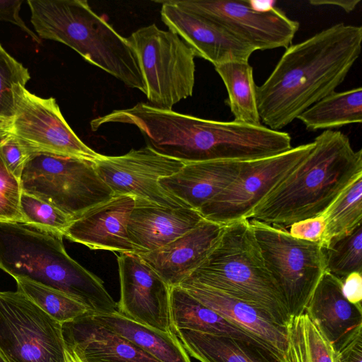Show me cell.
Wrapping results in <instances>:
<instances>
[{
  "mask_svg": "<svg viewBox=\"0 0 362 362\" xmlns=\"http://www.w3.org/2000/svg\"><path fill=\"white\" fill-rule=\"evenodd\" d=\"M361 25L337 23L291 45L266 81L256 86L261 123L281 131L335 92L360 56Z\"/></svg>",
  "mask_w": 362,
  "mask_h": 362,
  "instance_id": "1",
  "label": "cell"
},
{
  "mask_svg": "<svg viewBox=\"0 0 362 362\" xmlns=\"http://www.w3.org/2000/svg\"><path fill=\"white\" fill-rule=\"evenodd\" d=\"M309 154L255 208L250 219L285 228L322 214L358 177L362 150L340 131L325 130Z\"/></svg>",
  "mask_w": 362,
  "mask_h": 362,
  "instance_id": "2",
  "label": "cell"
},
{
  "mask_svg": "<svg viewBox=\"0 0 362 362\" xmlns=\"http://www.w3.org/2000/svg\"><path fill=\"white\" fill-rule=\"evenodd\" d=\"M109 123L138 128L147 146L185 163L205 160H243L251 151L248 125L234 121L202 119L141 102L115 110L90 122L93 131Z\"/></svg>",
  "mask_w": 362,
  "mask_h": 362,
  "instance_id": "3",
  "label": "cell"
},
{
  "mask_svg": "<svg viewBox=\"0 0 362 362\" xmlns=\"http://www.w3.org/2000/svg\"><path fill=\"white\" fill-rule=\"evenodd\" d=\"M63 236L19 223L0 222V269L57 290L85 305L89 314L117 312L103 281L66 252Z\"/></svg>",
  "mask_w": 362,
  "mask_h": 362,
  "instance_id": "4",
  "label": "cell"
},
{
  "mask_svg": "<svg viewBox=\"0 0 362 362\" xmlns=\"http://www.w3.org/2000/svg\"><path fill=\"white\" fill-rule=\"evenodd\" d=\"M40 39L62 42L93 65L146 95L137 56L127 38L95 13L85 0H28Z\"/></svg>",
  "mask_w": 362,
  "mask_h": 362,
  "instance_id": "5",
  "label": "cell"
},
{
  "mask_svg": "<svg viewBox=\"0 0 362 362\" xmlns=\"http://www.w3.org/2000/svg\"><path fill=\"white\" fill-rule=\"evenodd\" d=\"M186 280L247 302L286 328L290 324L291 318L266 267L249 219L224 225L210 253Z\"/></svg>",
  "mask_w": 362,
  "mask_h": 362,
  "instance_id": "6",
  "label": "cell"
},
{
  "mask_svg": "<svg viewBox=\"0 0 362 362\" xmlns=\"http://www.w3.org/2000/svg\"><path fill=\"white\" fill-rule=\"evenodd\" d=\"M20 181L23 192L52 204L74 219L113 197L96 173L93 161L48 151L30 154Z\"/></svg>",
  "mask_w": 362,
  "mask_h": 362,
  "instance_id": "7",
  "label": "cell"
},
{
  "mask_svg": "<svg viewBox=\"0 0 362 362\" xmlns=\"http://www.w3.org/2000/svg\"><path fill=\"white\" fill-rule=\"evenodd\" d=\"M249 220L266 267L291 318L303 314L327 272L321 244L296 238L284 228Z\"/></svg>",
  "mask_w": 362,
  "mask_h": 362,
  "instance_id": "8",
  "label": "cell"
},
{
  "mask_svg": "<svg viewBox=\"0 0 362 362\" xmlns=\"http://www.w3.org/2000/svg\"><path fill=\"white\" fill-rule=\"evenodd\" d=\"M127 39L137 56L150 105L171 110L192 95L195 54L177 35L153 23L139 28Z\"/></svg>",
  "mask_w": 362,
  "mask_h": 362,
  "instance_id": "9",
  "label": "cell"
},
{
  "mask_svg": "<svg viewBox=\"0 0 362 362\" xmlns=\"http://www.w3.org/2000/svg\"><path fill=\"white\" fill-rule=\"evenodd\" d=\"M0 353L8 362H66L62 324L20 291H0Z\"/></svg>",
  "mask_w": 362,
  "mask_h": 362,
  "instance_id": "10",
  "label": "cell"
},
{
  "mask_svg": "<svg viewBox=\"0 0 362 362\" xmlns=\"http://www.w3.org/2000/svg\"><path fill=\"white\" fill-rule=\"evenodd\" d=\"M313 141L276 156L245 161L238 178L198 211L205 220L226 225L250 219L255 208L309 154Z\"/></svg>",
  "mask_w": 362,
  "mask_h": 362,
  "instance_id": "11",
  "label": "cell"
},
{
  "mask_svg": "<svg viewBox=\"0 0 362 362\" xmlns=\"http://www.w3.org/2000/svg\"><path fill=\"white\" fill-rule=\"evenodd\" d=\"M219 25L257 50L287 48L298 30V21L278 7L259 11L250 0H170Z\"/></svg>",
  "mask_w": 362,
  "mask_h": 362,
  "instance_id": "12",
  "label": "cell"
},
{
  "mask_svg": "<svg viewBox=\"0 0 362 362\" xmlns=\"http://www.w3.org/2000/svg\"><path fill=\"white\" fill-rule=\"evenodd\" d=\"M186 163L149 146L121 156H104L93 161L96 173L113 196L127 195L161 206L189 207L165 191L160 179L177 173Z\"/></svg>",
  "mask_w": 362,
  "mask_h": 362,
  "instance_id": "13",
  "label": "cell"
},
{
  "mask_svg": "<svg viewBox=\"0 0 362 362\" xmlns=\"http://www.w3.org/2000/svg\"><path fill=\"white\" fill-rule=\"evenodd\" d=\"M13 94L11 134L33 153L48 151L91 161L102 156L74 133L54 98L39 97L22 85L14 86Z\"/></svg>",
  "mask_w": 362,
  "mask_h": 362,
  "instance_id": "14",
  "label": "cell"
},
{
  "mask_svg": "<svg viewBox=\"0 0 362 362\" xmlns=\"http://www.w3.org/2000/svg\"><path fill=\"white\" fill-rule=\"evenodd\" d=\"M117 264V313L159 331L175 332L170 312V288L137 254H119Z\"/></svg>",
  "mask_w": 362,
  "mask_h": 362,
  "instance_id": "15",
  "label": "cell"
},
{
  "mask_svg": "<svg viewBox=\"0 0 362 362\" xmlns=\"http://www.w3.org/2000/svg\"><path fill=\"white\" fill-rule=\"evenodd\" d=\"M158 2L162 4L160 16L164 24L192 49L195 57L216 66L230 61H249L255 52L213 21L170 0Z\"/></svg>",
  "mask_w": 362,
  "mask_h": 362,
  "instance_id": "16",
  "label": "cell"
},
{
  "mask_svg": "<svg viewBox=\"0 0 362 362\" xmlns=\"http://www.w3.org/2000/svg\"><path fill=\"white\" fill-rule=\"evenodd\" d=\"M134 205L133 197L113 196L74 218L64 237L90 250L136 254L127 233L129 218Z\"/></svg>",
  "mask_w": 362,
  "mask_h": 362,
  "instance_id": "17",
  "label": "cell"
},
{
  "mask_svg": "<svg viewBox=\"0 0 362 362\" xmlns=\"http://www.w3.org/2000/svg\"><path fill=\"white\" fill-rule=\"evenodd\" d=\"M223 226L204 219L167 245L137 254L171 288L197 269L216 245Z\"/></svg>",
  "mask_w": 362,
  "mask_h": 362,
  "instance_id": "18",
  "label": "cell"
},
{
  "mask_svg": "<svg viewBox=\"0 0 362 362\" xmlns=\"http://www.w3.org/2000/svg\"><path fill=\"white\" fill-rule=\"evenodd\" d=\"M66 352L81 362H161L89 313L62 324Z\"/></svg>",
  "mask_w": 362,
  "mask_h": 362,
  "instance_id": "19",
  "label": "cell"
},
{
  "mask_svg": "<svg viewBox=\"0 0 362 362\" xmlns=\"http://www.w3.org/2000/svg\"><path fill=\"white\" fill-rule=\"evenodd\" d=\"M180 286L224 319L267 343L286 362L288 329L264 310L198 282L186 280Z\"/></svg>",
  "mask_w": 362,
  "mask_h": 362,
  "instance_id": "20",
  "label": "cell"
},
{
  "mask_svg": "<svg viewBox=\"0 0 362 362\" xmlns=\"http://www.w3.org/2000/svg\"><path fill=\"white\" fill-rule=\"evenodd\" d=\"M305 313L337 351L362 333V306L349 302L342 280L327 271L312 294Z\"/></svg>",
  "mask_w": 362,
  "mask_h": 362,
  "instance_id": "21",
  "label": "cell"
},
{
  "mask_svg": "<svg viewBox=\"0 0 362 362\" xmlns=\"http://www.w3.org/2000/svg\"><path fill=\"white\" fill-rule=\"evenodd\" d=\"M204 219L190 207L170 208L135 199L127 233L136 254L146 253L172 242Z\"/></svg>",
  "mask_w": 362,
  "mask_h": 362,
  "instance_id": "22",
  "label": "cell"
},
{
  "mask_svg": "<svg viewBox=\"0 0 362 362\" xmlns=\"http://www.w3.org/2000/svg\"><path fill=\"white\" fill-rule=\"evenodd\" d=\"M244 162L214 160L186 163L177 173L160 179L158 183L189 207L198 211L238 178Z\"/></svg>",
  "mask_w": 362,
  "mask_h": 362,
  "instance_id": "23",
  "label": "cell"
},
{
  "mask_svg": "<svg viewBox=\"0 0 362 362\" xmlns=\"http://www.w3.org/2000/svg\"><path fill=\"white\" fill-rule=\"evenodd\" d=\"M175 332L187 354L200 362H286L258 342L187 329Z\"/></svg>",
  "mask_w": 362,
  "mask_h": 362,
  "instance_id": "24",
  "label": "cell"
},
{
  "mask_svg": "<svg viewBox=\"0 0 362 362\" xmlns=\"http://www.w3.org/2000/svg\"><path fill=\"white\" fill-rule=\"evenodd\" d=\"M170 312L175 332L187 329L206 334L230 336L262 344L276 351L260 339L224 319L204 305L180 286L170 288Z\"/></svg>",
  "mask_w": 362,
  "mask_h": 362,
  "instance_id": "25",
  "label": "cell"
},
{
  "mask_svg": "<svg viewBox=\"0 0 362 362\" xmlns=\"http://www.w3.org/2000/svg\"><path fill=\"white\" fill-rule=\"evenodd\" d=\"M91 315L97 322L161 362H191L175 332L145 326L117 312Z\"/></svg>",
  "mask_w": 362,
  "mask_h": 362,
  "instance_id": "26",
  "label": "cell"
},
{
  "mask_svg": "<svg viewBox=\"0 0 362 362\" xmlns=\"http://www.w3.org/2000/svg\"><path fill=\"white\" fill-rule=\"evenodd\" d=\"M308 131L329 130L362 122V88L334 92L298 118Z\"/></svg>",
  "mask_w": 362,
  "mask_h": 362,
  "instance_id": "27",
  "label": "cell"
},
{
  "mask_svg": "<svg viewBox=\"0 0 362 362\" xmlns=\"http://www.w3.org/2000/svg\"><path fill=\"white\" fill-rule=\"evenodd\" d=\"M228 93L225 100L233 121L261 125L256 100L253 69L248 61H230L214 66Z\"/></svg>",
  "mask_w": 362,
  "mask_h": 362,
  "instance_id": "28",
  "label": "cell"
},
{
  "mask_svg": "<svg viewBox=\"0 0 362 362\" xmlns=\"http://www.w3.org/2000/svg\"><path fill=\"white\" fill-rule=\"evenodd\" d=\"M286 362H341L339 352L303 313L288 326Z\"/></svg>",
  "mask_w": 362,
  "mask_h": 362,
  "instance_id": "29",
  "label": "cell"
},
{
  "mask_svg": "<svg viewBox=\"0 0 362 362\" xmlns=\"http://www.w3.org/2000/svg\"><path fill=\"white\" fill-rule=\"evenodd\" d=\"M325 227L320 243L322 248L346 235L362 223V176L356 178L322 214Z\"/></svg>",
  "mask_w": 362,
  "mask_h": 362,
  "instance_id": "30",
  "label": "cell"
},
{
  "mask_svg": "<svg viewBox=\"0 0 362 362\" xmlns=\"http://www.w3.org/2000/svg\"><path fill=\"white\" fill-rule=\"evenodd\" d=\"M16 281L17 291L61 324L89 313L85 305L64 293L24 279Z\"/></svg>",
  "mask_w": 362,
  "mask_h": 362,
  "instance_id": "31",
  "label": "cell"
},
{
  "mask_svg": "<svg viewBox=\"0 0 362 362\" xmlns=\"http://www.w3.org/2000/svg\"><path fill=\"white\" fill-rule=\"evenodd\" d=\"M323 250L328 272L341 279L353 272L362 273V223Z\"/></svg>",
  "mask_w": 362,
  "mask_h": 362,
  "instance_id": "32",
  "label": "cell"
},
{
  "mask_svg": "<svg viewBox=\"0 0 362 362\" xmlns=\"http://www.w3.org/2000/svg\"><path fill=\"white\" fill-rule=\"evenodd\" d=\"M20 209L23 224L63 237L74 220L52 204L25 192L21 194Z\"/></svg>",
  "mask_w": 362,
  "mask_h": 362,
  "instance_id": "33",
  "label": "cell"
},
{
  "mask_svg": "<svg viewBox=\"0 0 362 362\" xmlns=\"http://www.w3.org/2000/svg\"><path fill=\"white\" fill-rule=\"evenodd\" d=\"M30 78L28 69L0 47V117H13V88L25 86Z\"/></svg>",
  "mask_w": 362,
  "mask_h": 362,
  "instance_id": "34",
  "label": "cell"
},
{
  "mask_svg": "<svg viewBox=\"0 0 362 362\" xmlns=\"http://www.w3.org/2000/svg\"><path fill=\"white\" fill-rule=\"evenodd\" d=\"M22 192L20 179L0 157V222L23 223L20 209Z\"/></svg>",
  "mask_w": 362,
  "mask_h": 362,
  "instance_id": "35",
  "label": "cell"
},
{
  "mask_svg": "<svg viewBox=\"0 0 362 362\" xmlns=\"http://www.w3.org/2000/svg\"><path fill=\"white\" fill-rule=\"evenodd\" d=\"M32 153L23 142L11 134L0 141V157L7 168L19 179Z\"/></svg>",
  "mask_w": 362,
  "mask_h": 362,
  "instance_id": "36",
  "label": "cell"
},
{
  "mask_svg": "<svg viewBox=\"0 0 362 362\" xmlns=\"http://www.w3.org/2000/svg\"><path fill=\"white\" fill-rule=\"evenodd\" d=\"M325 223L322 214L300 221L290 226L289 233L300 240L320 242L324 233Z\"/></svg>",
  "mask_w": 362,
  "mask_h": 362,
  "instance_id": "37",
  "label": "cell"
},
{
  "mask_svg": "<svg viewBox=\"0 0 362 362\" xmlns=\"http://www.w3.org/2000/svg\"><path fill=\"white\" fill-rule=\"evenodd\" d=\"M22 0H0V21L9 22L25 32L35 42L40 44L41 39L25 25L19 16Z\"/></svg>",
  "mask_w": 362,
  "mask_h": 362,
  "instance_id": "38",
  "label": "cell"
},
{
  "mask_svg": "<svg viewBox=\"0 0 362 362\" xmlns=\"http://www.w3.org/2000/svg\"><path fill=\"white\" fill-rule=\"evenodd\" d=\"M341 280L342 293L346 300L352 304L361 306L362 273H351Z\"/></svg>",
  "mask_w": 362,
  "mask_h": 362,
  "instance_id": "39",
  "label": "cell"
},
{
  "mask_svg": "<svg viewBox=\"0 0 362 362\" xmlns=\"http://www.w3.org/2000/svg\"><path fill=\"white\" fill-rule=\"evenodd\" d=\"M341 362H362V333L338 351Z\"/></svg>",
  "mask_w": 362,
  "mask_h": 362,
  "instance_id": "40",
  "label": "cell"
},
{
  "mask_svg": "<svg viewBox=\"0 0 362 362\" xmlns=\"http://www.w3.org/2000/svg\"><path fill=\"white\" fill-rule=\"evenodd\" d=\"M361 0H311L309 4L313 6H335L347 13L353 11Z\"/></svg>",
  "mask_w": 362,
  "mask_h": 362,
  "instance_id": "41",
  "label": "cell"
},
{
  "mask_svg": "<svg viewBox=\"0 0 362 362\" xmlns=\"http://www.w3.org/2000/svg\"><path fill=\"white\" fill-rule=\"evenodd\" d=\"M11 118L0 117V141L11 134Z\"/></svg>",
  "mask_w": 362,
  "mask_h": 362,
  "instance_id": "42",
  "label": "cell"
},
{
  "mask_svg": "<svg viewBox=\"0 0 362 362\" xmlns=\"http://www.w3.org/2000/svg\"><path fill=\"white\" fill-rule=\"evenodd\" d=\"M253 8L259 11H268L274 7V1H250Z\"/></svg>",
  "mask_w": 362,
  "mask_h": 362,
  "instance_id": "43",
  "label": "cell"
},
{
  "mask_svg": "<svg viewBox=\"0 0 362 362\" xmlns=\"http://www.w3.org/2000/svg\"><path fill=\"white\" fill-rule=\"evenodd\" d=\"M66 359H67L66 362H81L79 360H78L76 358H75L74 356L69 354L68 352H66Z\"/></svg>",
  "mask_w": 362,
  "mask_h": 362,
  "instance_id": "44",
  "label": "cell"
},
{
  "mask_svg": "<svg viewBox=\"0 0 362 362\" xmlns=\"http://www.w3.org/2000/svg\"><path fill=\"white\" fill-rule=\"evenodd\" d=\"M0 362H8V361L0 353Z\"/></svg>",
  "mask_w": 362,
  "mask_h": 362,
  "instance_id": "45",
  "label": "cell"
},
{
  "mask_svg": "<svg viewBox=\"0 0 362 362\" xmlns=\"http://www.w3.org/2000/svg\"><path fill=\"white\" fill-rule=\"evenodd\" d=\"M0 47H1V43H0Z\"/></svg>",
  "mask_w": 362,
  "mask_h": 362,
  "instance_id": "46",
  "label": "cell"
}]
</instances>
